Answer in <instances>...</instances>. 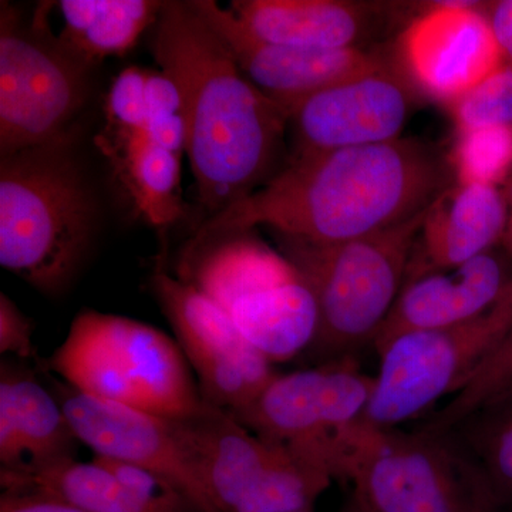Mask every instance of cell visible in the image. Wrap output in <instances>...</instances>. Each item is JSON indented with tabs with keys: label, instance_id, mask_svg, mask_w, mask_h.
<instances>
[{
	"label": "cell",
	"instance_id": "obj_1",
	"mask_svg": "<svg viewBox=\"0 0 512 512\" xmlns=\"http://www.w3.org/2000/svg\"><path fill=\"white\" fill-rule=\"evenodd\" d=\"M448 187L446 163L410 138L295 154L288 167L211 217L194 238L265 225L279 238L339 244L412 220Z\"/></svg>",
	"mask_w": 512,
	"mask_h": 512
},
{
	"label": "cell",
	"instance_id": "obj_2",
	"mask_svg": "<svg viewBox=\"0 0 512 512\" xmlns=\"http://www.w3.org/2000/svg\"><path fill=\"white\" fill-rule=\"evenodd\" d=\"M154 57L180 97L185 153L211 217L255 191L274 163L288 114L249 82L191 2H164Z\"/></svg>",
	"mask_w": 512,
	"mask_h": 512
},
{
	"label": "cell",
	"instance_id": "obj_3",
	"mask_svg": "<svg viewBox=\"0 0 512 512\" xmlns=\"http://www.w3.org/2000/svg\"><path fill=\"white\" fill-rule=\"evenodd\" d=\"M94 201L64 137L0 161V264L45 295L79 274L94 234Z\"/></svg>",
	"mask_w": 512,
	"mask_h": 512
},
{
	"label": "cell",
	"instance_id": "obj_4",
	"mask_svg": "<svg viewBox=\"0 0 512 512\" xmlns=\"http://www.w3.org/2000/svg\"><path fill=\"white\" fill-rule=\"evenodd\" d=\"M249 232L192 239L175 275L217 303L272 365L289 362L311 348L318 305L298 268Z\"/></svg>",
	"mask_w": 512,
	"mask_h": 512
},
{
	"label": "cell",
	"instance_id": "obj_5",
	"mask_svg": "<svg viewBox=\"0 0 512 512\" xmlns=\"http://www.w3.org/2000/svg\"><path fill=\"white\" fill-rule=\"evenodd\" d=\"M429 208L412 220L339 244L279 238L318 305V330L306 350L309 355L328 363L373 346L402 292Z\"/></svg>",
	"mask_w": 512,
	"mask_h": 512
},
{
	"label": "cell",
	"instance_id": "obj_6",
	"mask_svg": "<svg viewBox=\"0 0 512 512\" xmlns=\"http://www.w3.org/2000/svg\"><path fill=\"white\" fill-rule=\"evenodd\" d=\"M47 367L77 392L168 419L204 404L177 340L126 316L80 312Z\"/></svg>",
	"mask_w": 512,
	"mask_h": 512
},
{
	"label": "cell",
	"instance_id": "obj_7",
	"mask_svg": "<svg viewBox=\"0 0 512 512\" xmlns=\"http://www.w3.org/2000/svg\"><path fill=\"white\" fill-rule=\"evenodd\" d=\"M338 478L372 512H501L443 434L380 429L362 419L346 439Z\"/></svg>",
	"mask_w": 512,
	"mask_h": 512
},
{
	"label": "cell",
	"instance_id": "obj_8",
	"mask_svg": "<svg viewBox=\"0 0 512 512\" xmlns=\"http://www.w3.org/2000/svg\"><path fill=\"white\" fill-rule=\"evenodd\" d=\"M104 126L94 144L136 210L157 227L183 214L181 157L185 128L180 97L163 72L130 67L114 80Z\"/></svg>",
	"mask_w": 512,
	"mask_h": 512
},
{
	"label": "cell",
	"instance_id": "obj_9",
	"mask_svg": "<svg viewBox=\"0 0 512 512\" xmlns=\"http://www.w3.org/2000/svg\"><path fill=\"white\" fill-rule=\"evenodd\" d=\"M49 6L25 28L15 8H0V154L46 146L64 131L86 99L87 64L49 32Z\"/></svg>",
	"mask_w": 512,
	"mask_h": 512
},
{
	"label": "cell",
	"instance_id": "obj_10",
	"mask_svg": "<svg viewBox=\"0 0 512 512\" xmlns=\"http://www.w3.org/2000/svg\"><path fill=\"white\" fill-rule=\"evenodd\" d=\"M511 326L512 285L476 318L394 339L379 353V373L363 420L397 429L424 416L460 390Z\"/></svg>",
	"mask_w": 512,
	"mask_h": 512
},
{
	"label": "cell",
	"instance_id": "obj_11",
	"mask_svg": "<svg viewBox=\"0 0 512 512\" xmlns=\"http://www.w3.org/2000/svg\"><path fill=\"white\" fill-rule=\"evenodd\" d=\"M184 423L220 512H312L332 484L325 471L205 400Z\"/></svg>",
	"mask_w": 512,
	"mask_h": 512
},
{
	"label": "cell",
	"instance_id": "obj_12",
	"mask_svg": "<svg viewBox=\"0 0 512 512\" xmlns=\"http://www.w3.org/2000/svg\"><path fill=\"white\" fill-rule=\"evenodd\" d=\"M375 377L355 357L276 375L247 409L232 414L262 439L281 444L335 480L340 448L365 416Z\"/></svg>",
	"mask_w": 512,
	"mask_h": 512
},
{
	"label": "cell",
	"instance_id": "obj_13",
	"mask_svg": "<svg viewBox=\"0 0 512 512\" xmlns=\"http://www.w3.org/2000/svg\"><path fill=\"white\" fill-rule=\"evenodd\" d=\"M151 291L197 377L202 399L228 413L247 409L278 375L227 313L158 262Z\"/></svg>",
	"mask_w": 512,
	"mask_h": 512
},
{
	"label": "cell",
	"instance_id": "obj_14",
	"mask_svg": "<svg viewBox=\"0 0 512 512\" xmlns=\"http://www.w3.org/2000/svg\"><path fill=\"white\" fill-rule=\"evenodd\" d=\"M56 396L77 440L94 456L133 464L177 488L200 512H220L202 476L184 419H168L57 384Z\"/></svg>",
	"mask_w": 512,
	"mask_h": 512
},
{
	"label": "cell",
	"instance_id": "obj_15",
	"mask_svg": "<svg viewBox=\"0 0 512 512\" xmlns=\"http://www.w3.org/2000/svg\"><path fill=\"white\" fill-rule=\"evenodd\" d=\"M400 57L413 83L448 106L505 66L503 50L476 2H437L407 26Z\"/></svg>",
	"mask_w": 512,
	"mask_h": 512
},
{
	"label": "cell",
	"instance_id": "obj_16",
	"mask_svg": "<svg viewBox=\"0 0 512 512\" xmlns=\"http://www.w3.org/2000/svg\"><path fill=\"white\" fill-rule=\"evenodd\" d=\"M191 5L224 40L249 82L288 117L312 94L389 67L382 56L360 47L302 49L262 42L214 0H192Z\"/></svg>",
	"mask_w": 512,
	"mask_h": 512
},
{
	"label": "cell",
	"instance_id": "obj_17",
	"mask_svg": "<svg viewBox=\"0 0 512 512\" xmlns=\"http://www.w3.org/2000/svg\"><path fill=\"white\" fill-rule=\"evenodd\" d=\"M412 94L384 67L312 94L289 114L296 154L375 146L399 140Z\"/></svg>",
	"mask_w": 512,
	"mask_h": 512
},
{
	"label": "cell",
	"instance_id": "obj_18",
	"mask_svg": "<svg viewBox=\"0 0 512 512\" xmlns=\"http://www.w3.org/2000/svg\"><path fill=\"white\" fill-rule=\"evenodd\" d=\"M512 285V262L498 247L464 264L407 278L373 343L377 355L417 330L446 328L487 312Z\"/></svg>",
	"mask_w": 512,
	"mask_h": 512
},
{
	"label": "cell",
	"instance_id": "obj_19",
	"mask_svg": "<svg viewBox=\"0 0 512 512\" xmlns=\"http://www.w3.org/2000/svg\"><path fill=\"white\" fill-rule=\"evenodd\" d=\"M0 484L2 491L46 495L86 512H200L163 478L114 460L104 467L74 458L30 473H0Z\"/></svg>",
	"mask_w": 512,
	"mask_h": 512
},
{
	"label": "cell",
	"instance_id": "obj_20",
	"mask_svg": "<svg viewBox=\"0 0 512 512\" xmlns=\"http://www.w3.org/2000/svg\"><path fill=\"white\" fill-rule=\"evenodd\" d=\"M80 441L59 397L35 370L0 366V473H30L76 458Z\"/></svg>",
	"mask_w": 512,
	"mask_h": 512
},
{
	"label": "cell",
	"instance_id": "obj_21",
	"mask_svg": "<svg viewBox=\"0 0 512 512\" xmlns=\"http://www.w3.org/2000/svg\"><path fill=\"white\" fill-rule=\"evenodd\" d=\"M503 188L491 184L450 185L430 205L407 278L454 268L500 247L507 229Z\"/></svg>",
	"mask_w": 512,
	"mask_h": 512
},
{
	"label": "cell",
	"instance_id": "obj_22",
	"mask_svg": "<svg viewBox=\"0 0 512 512\" xmlns=\"http://www.w3.org/2000/svg\"><path fill=\"white\" fill-rule=\"evenodd\" d=\"M256 39L302 49H350L366 35L372 8L343 0H235L227 8Z\"/></svg>",
	"mask_w": 512,
	"mask_h": 512
},
{
	"label": "cell",
	"instance_id": "obj_23",
	"mask_svg": "<svg viewBox=\"0 0 512 512\" xmlns=\"http://www.w3.org/2000/svg\"><path fill=\"white\" fill-rule=\"evenodd\" d=\"M164 2L151 0H62L59 42L87 66L130 52L156 25Z\"/></svg>",
	"mask_w": 512,
	"mask_h": 512
},
{
	"label": "cell",
	"instance_id": "obj_24",
	"mask_svg": "<svg viewBox=\"0 0 512 512\" xmlns=\"http://www.w3.org/2000/svg\"><path fill=\"white\" fill-rule=\"evenodd\" d=\"M483 478L501 512L512 508V396L484 407L443 431Z\"/></svg>",
	"mask_w": 512,
	"mask_h": 512
},
{
	"label": "cell",
	"instance_id": "obj_25",
	"mask_svg": "<svg viewBox=\"0 0 512 512\" xmlns=\"http://www.w3.org/2000/svg\"><path fill=\"white\" fill-rule=\"evenodd\" d=\"M512 396V326L480 366L446 403L416 429L443 433L470 414Z\"/></svg>",
	"mask_w": 512,
	"mask_h": 512
},
{
	"label": "cell",
	"instance_id": "obj_26",
	"mask_svg": "<svg viewBox=\"0 0 512 512\" xmlns=\"http://www.w3.org/2000/svg\"><path fill=\"white\" fill-rule=\"evenodd\" d=\"M451 164L460 184H505L512 167V127L458 133Z\"/></svg>",
	"mask_w": 512,
	"mask_h": 512
},
{
	"label": "cell",
	"instance_id": "obj_27",
	"mask_svg": "<svg viewBox=\"0 0 512 512\" xmlns=\"http://www.w3.org/2000/svg\"><path fill=\"white\" fill-rule=\"evenodd\" d=\"M450 107L458 133L485 127H512L511 64H505Z\"/></svg>",
	"mask_w": 512,
	"mask_h": 512
},
{
	"label": "cell",
	"instance_id": "obj_28",
	"mask_svg": "<svg viewBox=\"0 0 512 512\" xmlns=\"http://www.w3.org/2000/svg\"><path fill=\"white\" fill-rule=\"evenodd\" d=\"M33 330L32 319L5 292L0 293V353L20 362L39 363Z\"/></svg>",
	"mask_w": 512,
	"mask_h": 512
},
{
	"label": "cell",
	"instance_id": "obj_29",
	"mask_svg": "<svg viewBox=\"0 0 512 512\" xmlns=\"http://www.w3.org/2000/svg\"><path fill=\"white\" fill-rule=\"evenodd\" d=\"M0 512H86L80 508L35 493H15L2 491L0 495Z\"/></svg>",
	"mask_w": 512,
	"mask_h": 512
},
{
	"label": "cell",
	"instance_id": "obj_30",
	"mask_svg": "<svg viewBox=\"0 0 512 512\" xmlns=\"http://www.w3.org/2000/svg\"><path fill=\"white\" fill-rule=\"evenodd\" d=\"M487 18L505 60L512 66V0L490 3Z\"/></svg>",
	"mask_w": 512,
	"mask_h": 512
},
{
	"label": "cell",
	"instance_id": "obj_31",
	"mask_svg": "<svg viewBox=\"0 0 512 512\" xmlns=\"http://www.w3.org/2000/svg\"><path fill=\"white\" fill-rule=\"evenodd\" d=\"M505 198H507L508 204V222L507 229H505V234L503 237V241H501L500 248L507 249L512 245V175L505 181L504 187Z\"/></svg>",
	"mask_w": 512,
	"mask_h": 512
},
{
	"label": "cell",
	"instance_id": "obj_32",
	"mask_svg": "<svg viewBox=\"0 0 512 512\" xmlns=\"http://www.w3.org/2000/svg\"><path fill=\"white\" fill-rule=\"evenodd\" d=\"M345 512H372L367 510L365 505L362 503H359V501L356 500L355 497L352 498V501H350L349 507L346 508Z\"/></svg>",
	"mask_w": 512,
	"mask_h": 512
},
{
	"label": "cell",
	"instance_id": "obj_33",
	"mask_svg": "<svg viewBox=\"0 0 512 512\" xmlns=\"http://www.w3.org/2000/svg\"><path fill=\"white\" fill-rule=\"evenodd\" d=\"M503 512H512V508H510V510H504Z\"/></svg>",
	"mask_w": 512,
	"mask_h": 512
}]
</instances>
